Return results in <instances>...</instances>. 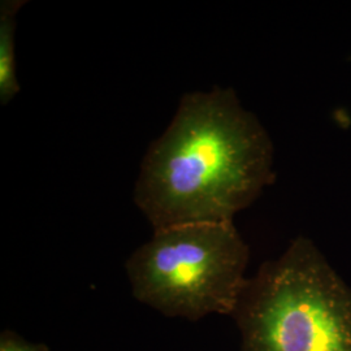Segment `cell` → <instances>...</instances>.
Listing matches in <instances>:
<instances>
[{"label":"cell","mask_w":351,"mask_h":351,"mask_svg":"<svg viewBox=\"0 0 351 351\" xmlns=\"http://www.w3.org/2000/svg\"><path fill=\"white\" fill-rule=\"evenodd\" d=\"M274 163L268 132L233 88L190 91L146 151L133 202L152 229L234 223L275 181Z\"/></svg>","instance_id":"1"},{"label":"cell","mask_w":351,"mask_h":351,"mask_svg":"<svg viewBox=\"0 0 351 351\" xmlns=\"http://www.w3.org/2000/svg\"><path fill=\"white\" fill-rule=\"evenodd\" d=\"M232 316L242 351H351V288L304 237L249 278Z\"/></svg>","instance_id":"2"},{"label":"cell","mask_w":351,"mask_h":351,"mask_svg":"<svg viewBox=\"0 0 351 351\" xmlns=\"http://www.w3.org/2000/svg\"><path fill=\"white\" fill-rule=\"evenodd\" d=\"M250 250L234 223L154 229L125 272L133 297L159 314L198 322L233 315L249 278Z\"/></svg>","instance_id":"3"},{"label":"cell","mask_w":351,"mask_h":351,"mask_svg":"<svg viewBox=\"0 0 351 351\" xmlns=\"http://www.w3.org/2000/svg\"><path fill=\"white\" fill-rule=\"evenodd\" d=\"M25 0L0 1V104L7 106L19 95L21 85L16 65L17 16Z\"/></svg>","instance_id":"4"},{"label":"cell","mask_w":351,"mask_h":351,"mask_svg":"<svg viewBox=\"0 0 351 351\" xmlns=\"http://www.w3.org/2000/svg\"><path fill=\"white\" fill-rule=\"evenodd\" d=\"M0 351H50L43 343H34L23 339L11 330H3L0 335Z\"/></svg>","instance_id":"5"}]
</instances>
